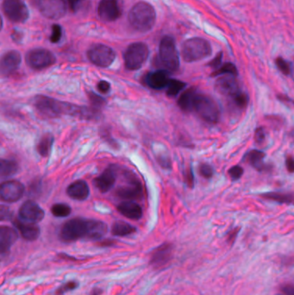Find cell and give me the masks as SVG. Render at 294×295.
<instances>
[{
  "label": "cell",
  "instance_id": "cell-1",
  "mask_svg": "<svg viewBox=\"0 0 294 295\" xmlns=\"http://www.w3.org/2000/svg\"><path fill=\"white\" fill-rule=\"evenodd\" d=\"M107 231L108 226L105 222L75 218L62 225L59 237L64 243H74L81 239L100 240Z\"/></svg>",
  "mask_w": 294,
  "mask_h": 295
},
{
  "label": "cell",
  "instance_id": "cell-2",
  "mask_svg": "<svg viewBox=\"0 0 294 295\" xmlns=\"http://www.w3.org/2000/svg\"><path fill=\"white\" fill-rule=\"evenodd\" d=\"M156 13L154 7L146 2L136 4L129 13V22L132 28L139 32H148L154 27Z\"/></svg>",
  "mask_w": 294,
  "mask_h": 295
},
{
  "label": "cell",
  "instance_id": "cell-3",
  "mask_svg": "<svg viewBox=\"0 0 294 295\" xmlns=\"http://www.w3.org/2000/svg\"><path fill=\"white\" fill-rule=\"evenodd\" d=\"M212 53L211 44L201 37H193L185 41L181 48V56L186 62H195L207 58Z\"/></svg>",
  "mask_w": 294,
  "mask_h": 295
},
{
  "label": "cell",
  "instance_id": "cell-4",
  "mask_svg": "<svg viewBox=\"0 0 294 295\" xmlns=\"http://www.w3.org/2000/svg\"><path fill=\"white\" fill-rule=\"evenodd\" d=\"M193 111L198 114L204 122L211 124L217 123L220 119L221 111L219 105L213 98L198 92L196 98Z\"/></svg>",
  "mask_w": 294,
  "mask_h": 295
},
{
  "label": "cell",
  "instance_id": "cell-5",
  "mask_svg": "<svg viewBox=\"0 0 294 295\" xmlns=\"http://www.w3.org/2000/svg\"><path fill=\"white\" fill-rule=\"evenodd\" d=\"M159 61L165 70L176 72L180 68V57L174 39L164 37L161 39L159 48Z\"/></svg>",
  "mask_w": 294,
  "mask_h": 295
},
{
  "label": "cell",
  "instance_id": "cell-6",
  "mask_svg": "<svg viewBox=\"0 0 294 295\" xmlns=\"http://www.w3.org/2000/svg\"><path fill=\"white\" fill-rule=\"evenodd\" d=\"M149 55V48L145 43H135L130 44L124 52L125 68L128 70H138L145 63Z\"/></svg>",
  "mask_w": 294,
  "mask_h": 295
},
{
  "label": "cell",
  "instance_id": "cell-7",
  "mask_svg": "<svg viewBox=\"0 0 294 295\" xmlns=\"http://www.w3.org/2000/svg\"><path fill=\"white\" fill-rule=\"evenodd\" d=\"M26 63L35 70H42L51 67L56 62L53 53L45 49H35L27 53L25 56Z\"/></svg>",
  "mask_w": 294,
  "mask_h": 295
},
{
  "label": "cell",
  "instance_id": "cell-8",
  "mask_svg": "<svg viewBox=\"0 0 294 295\" xmlns=\"http://www.w3.org/2000/svg\"><path fill=\"white\" fill-rule=\"evenodd\" d=\"M87 56L93 64L100 68H108L116 59L114 50L104 44H95L91 47Z\"/></svg>",
  "mask_w": 294,
  "mask_h": 295
},
{
  "label": "cell",
  "instance_id": "cell-9",
  "mask_svg": "<svg viewBox=\"0 0 294 295\" xmlns=\"http://www.w3.org/2000/svg\"><path fill=\"white\" fill-rule=\"evenodd\" d=\"M2 7L5 15L10 21L20 24L28 20V7L22 0H4Z\"/></svg>",
  "mask_w": 294,
  "mask_h": 295
},
{
  "label": "cell",
  "instance_id": "cell-10",
  "mask_svg": "<svg viewBox=\"0 0 294 295\" xmlns=\"http://www.w3.org/2000/svg\"><path fill=\"white\" fill-rule=\"evenodd\" d=\"M64 102L39 95L35 98V107L42 115L47 117H57L63 115Z\"/></svg>",
  "mask_w": 294,
  "mask_h": 295
},
{
  "label": "cell",
  "instance_id": "cell-11",
  "mask_svg": "<svg viewBox=\"0 0 294 295\" xmlns=\"http://www.w3.org/2000/svg\"><path fill=\"white\" fill-rule=\"evenodd\" d=\"M124 176L126 185L118 188L117 191L118 196L127 200L140 199L143 194V188L138 178L130 171H125Z\"/></svg>",
  "mask_w": 294,
  "mask_h": 295
},
{
  "label": "cell",
  "instance_id": "cell-12",
  "mask_svg": "<svg viewBox=\"0 0 294 295\" xmlns=\"http://www.w3.org/2000/svg\"><path fill=\"white\" fill-rule=\"evenodd\" d=\"M68 5L65 0H38V7L42 15L47 19H62L67 13Z\"/></svg>",
  "mask_w": 294,
  "mask_h": 295
},
{
  "label": "cell",
  "instance_id": "cell-13",
  "mask_svg": "<svg viewBox=\"0 0 294 295\" xmlns=\"http://www.w3.org/2000/svg\"><path fill=\"white\" fill-rule=\"evenodd\" d=\"M174 245L165 243L153 250L149 263L154 269H161L166 267L173 258Z\"/></svg>",
  "mask_w": 294,
  "mask_h": 295
},
{
  "label": "cell",
  "instance_id": "cell-14",
  "mask_svg": "<svg viewBox=\"0 0 294 295\" xmlns=\"http://www.w3.org/2000/svg\"><path fill=\"white\" fill-rule=\"evenodd\" d=\"M44 216L45 212L43 208L33 200L26 201L19 209V218L29 224H38L44 219Z\"/></svg>",
  "mask_w": 294,
  "mask_h": 295
},
{
  "label": "cell",
  "instance_id": "cell-15",
  "mask_svg": "<svg viewBox=\"0 0 294 295\" xmlns=\"http://www.w3.org/2000/svg\"><path fill=\"white\" fill-rule=\"evenodd\" d=\"M25 191V186L18 181L3 182L0 188L1 200L9 203L17 202L22 199Z\"/></svg>",
  "mask_w": 294,
  "mask_h": 295
},
{
  "label": "cell",
  "instance_id": "cell-16",
  "mask_svg": "<svg viewBox=\"0 0 294 295\" xmlns=\"http://www.w3.org/2000/svg\"><path fill=\"white\" fill-rule=\"evenodd\" d=\"M98 13L103 21H116L122 15L119 0H101L98 7Z\"/></svg>",
  "mask_w": 294,
  "mask_h": 295
},
{
  "label": "cell",
  "instance_id": "cell-17",
  "mask_svg": "<svg viewBox=\"0 0 294 295\" xmlns=\"http://www.w3.org/2000/svg\"><path fill=\"white\" fill-rule=\"evenodd\" d=\"M118 172V167L111 165L94 180L93 184L101 193H107L114 187Z\"/></svg>",
  "mask_w": 294,
  "mask_h": 295
},
{
  "label": "cell",
  "instance_id": "cell-18",
  "mask_svg": "<svg viewBox=\"0 0 294 295\" xmlns=\"http://www.w3.org/2000/svg\"><path fill=\"white\" fill-rule=\"evenodd\" d=\"M215 89L220 94L229 98H232L241 91L237 80L232 75H224L223 77L218 78L215 82Z\"/></svg>",
  "mask_w": 294,
  "mask_h": 295
},
{
  "label": "cell",
  "instance_id": "cell-19",
  "mask_svg": "<svg viewBox=\"0 0 294 295\" xmlns=\"http://www.w3.org/2000/svg\"><path fill=\"white\" fill-rule=\"evenodd\" d=\"M19 238L18 232L14 228L1 226L0 228V254L2 258L9 255L10 250Z\"/></svg>",
  "mask_w": 294,
  "mask_h": 295
},
{
  "label": "cell",
  "instance_id": "cell-20",
  "mask_svg": "<svg viewBox=\"0 0 294 295\" xmlns=\"http://www.w3.org/2000/svg\"><path fill=\"white\" fill-rule=\"evenodd\" d=\"M21 55L17 50H11L6 53L1 59V74L9 76L18 70L21 64Z\"/></svg>",
  "mask_w": 294,
  "mask_h": 295
},
{
  "label": "cell",
  "instance_id": "cell-21",
  "mask_svg": "<svg viewBox=\"0 0 294 295\" xmlns=\"http://www.w3.org/2000/svg\"><path fill=\"white\" fill-rule=\"evenodd\" d=\"M170 80L168 71L161 69L147 74L145 83L152 89L161 90L167 87Z\"/></svg>",
  "mask_w": 294,
  "mask_h": 295
},
{
  "label": "cell",
  "instance_id": "cell-22",
  "mask_svg": "<svg viewBox=\"0 0 294 295\" xmlns=\"http://www.w3.org/2000/svg\"><path fill=\"white\" fill-rule=\"evenodd\" d=\"M13 225L21 233L23 238L30 242H33L40 237L41 230L36 224H29L22 220L15 219L13 221Z\"/></svg>",
  "mask_w": 294,
  "mask_h": 295
},
{
  "label": "cell",
  "instance_id": "cell-23",
  "mask_svg": "<svg viewBox=\"0 0 294 295\" xmlns=\"http://www.w3.org/2000/svg\"><path fill=\"white\" fill-rule=\"evenodd\" d=\"M67 194L73 200L82 201L88 198L90 194V189L87 182L84 181H77L68 186Z\"/></svg>",
  "mask_w": 294,
  "mask_h": 295
},
{
  "label": "cell",
  "instance_id": "cell-24",
  "mask_svg": "<svg viewBox=\"0 0 294 295\" xmlns=\"http://www.w3.org/2000/svg\"><path fill=\"white\" fill-rule=\"evenodd\" d=\"M117 208L122 215L132 220H138L143 217L142 207L132 200H127V201L122 202L118 205Z\"/></svg>",
  "mask_w": 294,
  "mask_h": 295
},
{
  "label": "cell",
  "instance_id": "cell-25",
  "mask_svg": "<svg viewBox=\"0 0 294 295\" xmlns=\"http://www.w3.org/2000/svg\"><path fill=\"white\" fill-rule=\"evenodd\" d=\"M198 92L194 87H191L182 92L178 99V105L179 107L185 112H192L193 111V107L195 104L196 98Z\"/></svg>",
  "mask_w": 294,
  "mask_h": 295
},
{
  "label": "cell",
  "instance_id": "cell-26",
  "mask_svg": "<svg viewBox=\"0 0 294 295\" xmlns=\"http://www.w3.org/2000/svg\"><path fill=\"white\" fill-rule=\"evenodd\" d=\"M265 157H266V154L262 151L254 150V151L248 152L247 154L246 162L260 172L266 171L268 169V167L264 163L263 161Z\"/></svg>",
  "mask_w": 294,
  "mask_h": 295
},
{
  "label": "cell",
  "instance_id": "cell-27",
  "mask_svg": "<svg viewBox=\"0 0 294 295\" xmlns=\"http://www.w3.org/2000/svg\"><path fill=\"white\" fill-rule=\"evenodd\" d=\"M265 200L274 201L277 203L285 204L294 206V193H282V192H269L260 194Z\"/></svg>",
  "mask_w": 294,
  "mask_h": 295
},
{
  "label": "cell",
  "instance_id": "cell-28",
  "mask_svg": "<svg viewBox=\"0 0 294 295\" xmlns=\"http://www.w3.org/2000/svg\"><path fill=\"white\" fill-rule=\"evenodd\" d=\"M136 228L126 222L117 221L112 226V233L117 237H127L136 233Z\"/></svg>",
  "mask_w": 294,
  "mask_h": 295
},
{
  "label": "cell",
  "instance_id": "cell-29",
  "mask_svg": "<svg viewBox=\"0 0 294 295\" xmlns=\"http://www.w3.org/2000/svg\"><path fill=\"white\" fill-rule=\"evenodd\" d=\"M54 136L50 133H47L45 135L42 136L40 141L38 142L37 146V151L40 155L41 157H49L53 147Z\"/></svg>",
  "mask_w": 294,
  "mask_h": 295
},
{
  "label": "cell",
  "instance_id": "cell-30",
  "mask_svg": "<svg viewBox=\"0 0 294 295\" xmlns=\"http://www.w3.org/2000/svg\"><path fill=\"white\" fill-rule=\"evenodd\" d=\"M19 166L16 161L2 159L1 160V169L0 174L2 178H7L14 176L19 172Z\"/></svg>",
  "mask_w": 294,
  "mask_h": 295
},
{
  "label": "cell",
  "instance_id": "cell-31",
  "mask_svg": "<svg viewBox=\"0 0 294 295\" xmlns=\"http://www.w3.org/2000/svg\"><path fill=\"white\" fill-rule=\"evenodd\" d=\"M220 75H232L234 77H236L238 75V70L233 63L226 62L222 65L218 69L214 71L211 74V77H217Z\"/></svg>",
  "mask_w": 294,
  "mask_h": 295
},
{
  "label": "cell",
  "instance_id": "cell-32",
  "mask_svg": "<svg viewBox=\"0 0 294 295\" xmlns=\"http://www.w3.org/2000/svg\"><path fill=\"white\" fill-rule=\"evenodd\" d=\"M186 86V83L183 81L171 79L167 86V94L170 97L178 95Z\"/></svg>",
  "mask_w": 294,
  "mask_h": 295
},
{
  "label": "cell",
  "instance_id": "cell-33",
  "mask_svg": "<svg viewBox=\"0 0 294 295\" xmlns=\"http://www.w3.org/2000/svg\"><path fill=\"white\" fill-rule=\"evenodd\" d=\"M71 207L67 204L60 203L56 204L52 206L51 212L55 217L57 218H65L70 215L71 213Z\"/></svg>",
  "mask_w": 294,
  "mask_h": 295
},
{
  "label": "cell",
  "instance_id": "cell-34",
  "mask_svg": "<svg viewBox=\"0 0 294 295\" xmlns=\"http://www.w3.org/2000/svg\"><path fill=\"white\" fill-rule=\"evenodd\" d=\"M231 100L234 103V105L238 109L244 110L245 108L247 107V105H248L249 98H248V94L246 92L241 91L236 95L234 96L231 98Z\"/></svg>",
  "mask_w": 294,
  "mask_h": 295
},
{
  "label": "cell",
  "instance_id": "cell-35",
  "mask_svg": "<svg viewBox=\"0 0 294 295\" xmlns=\"http://www.w3.org/2000/svg\"><path fill=\"white\" fill-rule=\"evenodd\" d=\"M79 282L77 280H69L68 282L62 284V286H59L56 290V295H64L68 292H72L75 289L78 288Z\"/></svg>",
  "mask_w": 294,
  "mask_h": 295
},
{
  "label": "cell",
  "instance_id": "cell-36",
  "mask_svg": "<svg viewBox=\"0 0 294 295\" xmlns=\"http://www.w3.org/2000/svg\"><path fill=\"white\" fill-rule=\"evenodd\" d=\"M88 97H89V100H90L92 106L99 111H100V109L106 105V102L105 98L100 97L98 94H95L94 92H88Z\"/></svg>",
  "mask_w": 294,
  "mask_h": 295
},
{
  "label": "cell",
  "instance_id": "cell-37",
  "mask_svg": "<svg viewBox=\"0 0 294 295\" xmlns=\"http://www.w3.org/2000/svg\"><path fill=\"white\" fill-rule=\"evenodd\" d=\"M275 64L282 74H285V75H290L291 74V64L287 61H285V59L278 57L275 60Z\"/></svg>",
  "mask_w": 294,
  "mask_h": 295
},
{
  "label": "cell",
  "instance_id": "cell-38",
  "mask_svg": "<svg viewBox=\"0 0 294 295\" xmlns=\"http://www.w3.org/2000/svg\"><path fill=\"white\" fill-rule=\"evenodd\" d=\"M198 172L200 174L202 177H204L206 180L212 178L214 175V170L211 165L207 163H202L198 167Z\"/></svg>",
  "mask_w": 294,
  "mask_h": 295
},
{
  "label": "cell",
  "instance_id": "cell-39",
  "mask_svg": "<svg viewBox=\"0 0 294 295\" xmlns=\"http://www.w3.org/2000/svg\"><path fill=\"white\" fill-rule=\"evenodd\" d=\"M228 173H229L230 179L232 180L233 182H235V181H237V180L241 178L242 175H243V173H244V170L241 167L234 166L229 169V172Z\"/></svg>",
  "mask_w": 294,
  "mask_h": 295
},
{
  "label": "cell",
  "instance_id": "cell-40",
  "mask_svg": "<svg viewBox=\"0 0 294 295\" xmlns=\"http://www.w3.org/2000/svg\"><path fill=\"white\" fill-rule=\"evenodd\" d=\"M62 27L58 25H53V28H52V34H51V37H50V41H51V43H58V42L61 40V38H62Z\"/></svg>",
  "mask_w": 294,
  "mask_h": 295
},
{
  "label": "cell",
  "instance_id": "cell-41",
  "mask_svg": "<svg viewBox=\"0 0 294 295\" xmlns=\"http://www.w3.org/2000/svg\"><path fill=\"white\" fill-rule=\"evenodd\" d=\"M266 139V132H265V129L262 127H259L257 128L255 132H254V141L255 143L258 145L263 143Z\"/></svg>",
  "mask_w": 294,
  "mask_h": 295
},
{
  "label": "cell",
  "instance_id": "cell-42",
  "mask_svg": "<svg viewBox=\"0 0 294 295\" xmlns=\"http://www.w3.org/2000/svg\"><path fill=\"white\" fill-rule=\"evenodd\" d=\"M222 59H223V53H218L217 56H216V57H215L211 62L208 63V66L213 68L215 70H217V69H218V68L221 67V64H222Z\"/></svg>",
  "mask_w": 294,
  "mask_h": 295
},
{
  "label": "cell",
  "instance_id": "cell-43",
  "mask_svg": "<svg viewBox=\"0 0 294 295\" xmlns=\"http://www.w3.org/2000/svg\"><path fill=\"white\" fill-rule=\"evenodd\" d=\"M184 177H185V182H186V185L188 186L189 188H193L194 187V176H193V172H192L191 168L186 170Z\"/></svg>",
  "mask_w": 294,
  "mask_h": 295
},
{
  "label": "cell",
  "instance_id": "cell-44",
  "mask_svg": "<svg viewBox=\"0 0 294 295\" xmlns=\"http://www.w3.org/2000/svg\"><path fill=\"white\" fill-rule=\"evenodd\" d=\"M65 1L72 12L75 13L81 8V4H82L83 0H65Z\"/></svg>",
  "mask_w": 294,
  "mask_h": 295
},
{
  "label": "cell",
  "instance_id": "cell-45",
  "mask_svg": "<svg viewBox=\"0 0 294 295\" xmlns=\"http://www.w3.org/2000/svg\"><path fill=\"white\" fill-rule=\"evenodd\" d=\"M97 87H98V90H99V92H102V93H107L111 90V85L106 80L99 81L98 85H97Z\"/></svg>",
  "mask_w": 294,
  "mask_h": 295
},
{
  "label": "cell",
  "instance_id": "cell-46",
  "mask_svg": "<svg viewBox=\"0 0 294 295\" xmlns=\"http://www.w3.org/2000/svg\"><path fill=\"white\" fill-rule=\"evenodd\" d=\"M239 230H240L239 228H235V229H233V230L229 231L228 235H227V242L228 243L232 244L235 242V240L236 239V237L238 235Z\"/></svg>",
  "mask_w": 294,
  "mask_h": 295
},
{
  "label": "cell",
  "instance_id": "cell-47",
  "mask_svg": "<svg viewBox=\"0 0 294 295\" xmlns=\"http://www.w3.org/2000/svg\"><path fill=\"white\" fill-rule=\"evenodd\" d=\"M281 292L285 295H294L293 284H285L282 286Z\"/></svg>",
  "mask_w": 294,
  "mask_h": 295
},
{
  "label": "cell",
  "instance_id": "cell-48",
  "mask_svg": "<svg viewBox=\"0 0 294 295\" xmlns=\"http://www.w3.org/2000/svg\"><path fill=\"white\" fill-rule=\"evenodd\" d=\"M285 166L289 173H294V158L292 157H287L285 159Z\"/></svg>",
  "mask_w": 294,
  "mask_h": 295
},
{
  "label": "cell",
  "instance_id": "cell-49",
  "mask_svg": "<svg viewBox=\"0 0 294 295\" xmlns=\"http://www.w3.org/2000/svg\"><path fill=\"white\" fill-rule=\"evenodd\" d=\"M10 217H11V213H10L9 209L6 206H1V220L4 221L6 219H8Z\"/></svg>",
  "mask_w": 294,
  "mask_h": 295
},
{
  "label": "cell",
  "instance_id": "cell-50",
  "mask_svg": "<svg viewBox=\"0 0 294 295\" xmlns=\"http://www.w3.org/2000/svg\"><path fill=\"white\" fill-rule=\"evenodd\" d=\"M277 98L279 99V101L283 102V103H291V98H289L288 96L285 95V94H279V95H277Z\"/></svg>",
  "mask_w": 294,
  "mask_h": 295
},
{
  "label": "cell",
  "instance_id": "cell-51",
  "mask_svg": "<svg viewBox=\"0 0 294 295\" xmlns=\"http://www.w3.org/2000/svg\"><path fill=\"white\" fill-rule=\"evenodd\" d=\"M99 246L101 247H107V246H112L115 244L114 240H106V241H102L99 243Z\"/></svg>",
  "mask_w": 294,
  "mask_h": 295
},
{
  "label": "cell",
  "instance_id": "cell-52",
  "mask_svg": "<svg viewBox=\"0 0 294 295\" xmlns=\"http://www.w3.org/2000/svg\"><path fill=\"white\" fill-rule=\"evenodd\" d=\"M103 291L102 288H99V287H95V288H93L92 291H91L89 295H102Z\"/></svg>",
  "mask_w": 294,
  "mask_h": 295
},
{
  "label": "cell",
  "instance_id": "cell-53",
  "mask_svg": "<svg viewBox=\"0 0 294 295\" xmlns=\"http://www.w3.org/2000/svg\"><path fill=\"white\" fill-rule=\"evenodd\" d=\"M291 103H292V104L294 105V100H291Z\"/></svg>",
  "mask_w": 294,
  "mask_h": 295
}]
</instances>
